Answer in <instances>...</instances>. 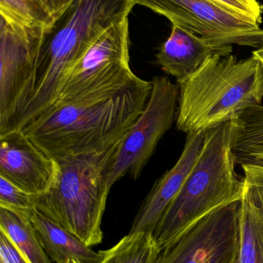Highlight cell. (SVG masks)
Listing matches in <instances>:
<instances>
[{
  "instance_id": "cell-1",
  "label": "cell",
  "mask_w": 263,
  "mask_h": 263,
  "mask_svg": "<svg viewBox=\"0 0 263 263\" xmlns=\"http://www.w3.org/2000/svg\"><path fill=\"white\" fill-rule=\"evenodd\" d=\"M152 83L137 77L117 92H100L49 109L22 129L54 159L110 148L143 112Z\"/></svg>"
},
{
  "instance_id": "cell-2",
  "label": "cell",
  "mask_w": 263,
  "mask_h": 263,
  "mask_svg": "<svg viewBox=\"0 0 263 263\" xmlns=\"http://www.w3.org/2000/svg\"><path fill=\"white\" fill-rule=\"evenodd\" d=\"M135 5L134 0H71L43 28L32 94L10 131L22 130L52 106L66 71Z\"/></svg>"
},
{
  "instance_id": "cell-3",
  "label": "cell",
  "mask_w": 263,
  "mask_h": 263,
  "mask_svg": "<svg viewBox=\"0 0 263 263\" xmlns=\"http://www.w3.org/2000/svg\"><path fill=\"white\" fill-rule=\"evenodd\" d=\"M178 85L177 129L187 135L207 131L262 105L263 66L254 55L239 60L217 52Z\"/></svg>"
},
{
  "instance_id": "cell-4",
  "label": "cell",
  "mask_w": 263,
  "mask_h": 263,
  "mask_svg": "<svg viewBox=\"0 0 263 263\" xmlns=\"http://www.w3.org/2000/svg\"><path fill=\"white\" fill-rule=\"evenodd\" d=\"M236 119L208 129L199 158L153 236L163 247L210 213L239 202L245 183L236 172Z\"/></svg>"
},
{
  "instance_id": "cell-5",
  "label": "cell",
  "mask_w": 263,
  "mask_h": 263,
  "mask_svg": "<svg viewBox=\"0 0 263 263\" xmlns=\"http://www.w3.org/2000/svg\"><path fill=\"white\" fill-rule=\"evenodd\" d=\"M121 141L101 151L56 159L54 185L35 196L37 211L88 247L103 240L102 219L111 190L108 178Z\"/></svg>"
},
{
  "instance_id": "cell-6",
  "label": "cell",
  "mask_w": 263,
  "mask_h": 263,
  "mask_svg": "<svg viewBox=\"0 0 263 263\" xmlns=\"http://www.w3.org/2000/svg\"><path fill=\"white\" fill-rule=\"evenodd\" d=\"M137 78L130 66L127 17L103 32L66 71L57 100L48 110L93 94L117 92Z\"/></svg>"
},
{
  "instance_id": "cell-7",
  "label": "cell",
  "mask_w": 263,
  "mask_h": 263,
  "mask_svg": "<svg viewBox=\"0 0 263 263\" xmlns=\"http://www.w3.org/2000/svg\"><path fill=\"white\" fill-rule=\"evenodd\" d=\"M43 27L0 18V134L23 112L33 88Z\"/></svg>"
},
{
  "instance_id": "cell-8",
  "label": "cell",
  "mask_w": 263,
  "mask_h": 263,
  "mask_svg": "<svg viewBox=\"0 0 263 263\" xmlns=\"http://www.w3.org/2000/svg\"><path fill=\"white\" fill-rule=\"evenodd\" d=\"M213 46H263V29L213 0H134Z\"/></svg>"
},
{
  "instance_id": "cell-9",
  "label": "cell",
  "mask_w": 263,
  "mask_h": 263,
  "mask_svg": "<svg viewBox=\"0 0 263 263\" xmlns=\"http://www.w3.org/2000/svg\"><path fill=\"white\" fill-rule=\"evenodd\" d=\"M151 83V95L143 112L120 142L108 178L111 189L126 175L134 179L140 177L159 141L174 123L179 85L166 77H154Z\"/></svg>"
},
{
  "instance_id": "cell-10",
  "label": "cell",
  "mask_w": 263,
  "mask_h": 263,
  "mask_svg": "<svg viewBox=\"0 0 263 263\" xmlns=\"http://www.w3.org/2000/svg\"><path fill=\"white\" fill-rule=\"evenodd\" d=\"M241 201L219 209L161 247L155 263H236Z\"/></svg>"
},
{
  "instance_id": "cell-11",
  "label": "cell",
  "mask_w": 263,
  "mask_h": 263,
  "mask_svg": "<svg viewBox=\"0 0 263 263\" xmlns=\"http://www.w3.org/2000/svg\"><path fill=\"white\" fill-rule=\"evenodd\" d=\"M57 171V161L23 130L0 134V176L27 193L40 196L54 185Z\"/></svg>"
},
{
  "instance_id": "cell-12",
  "label": "cell",
  "mask_w": 263,
  "mask_h": 263,
  "mask_svg": "<svg viewBox=\"0 0 263 263\" xmlns=\"http://www.w3.org/2000/svg\"><path fill=\"white\" fill-rule=\"evenodd\" d=\"M206 132L188 134L179 160L155 182L139 208L129 233L143 232L153 234L192 170L202 150Z\"/></svg>"
},
{
  "instance_id": "cell-13",
  "label": "cell",
  "mask_w": 263,
  "mask_h": 263,
  "mask_svg": "<svg viewBox=\"0 0 263 263\" xmlns=\"http://www.w3.org/2000/svg\"><path fill=\"white\" fill-rule=\"evenodd\" d=\"M232 54L233 46L219 48L194 32L172 25L171 34L156 55L157 63L178 83L192 75L213 54Z\"/></svg>"
},
{
  "instance_id": "cell-14",
  "label": "cell",
  "mask_w": 263,
  "mask_h": 263,
  "mask_svg": "<svg viewBox=\"0 0 263 263\" xmlns=\"http://www.w3.org/2000/svg\"><path fill=\"white\" fill-rule=\"evenodd\" d=\"M30 219L42 248L52 262L63 263L69 259L82 263L101 262V251L96 253L91 250L35 208L31 213Z\"/></svg>"
},
{
  "instance_id": "cell-15",
  "label": "cell",
  "mask_w": 263,
  "mask_h": 263,
  "mask_svg": "<svg viewBox=\"0 0 263 263\" xmlns=\"http://www.w3.org/2000/svg\"><path fill=\"white\" fill-rule=\"evenodd\" d=\"M239 227L236 263H263V206L246 184L241 199Z\"/></svg>"
},
{
  "instance_id": "cell-16",
  "label": "cell",
  "mask_w": 263,
  "mask_h": 263,
  "mask_svg": "<svg viewBox=\"0 0 263 263\" xmlns=\"http://www.w3.org/2000/svg\"><path fill=\"white\" fill-rule=\"evenodd\" d=\"M0 231L27 263H54L42 248L30 216L0 207Z\"/></svg>"
},
{
  "instance_id": "cell-17",
  "label": "cell",
  "mask_w": 263,
  "mask_h": 263,
  "mask_svg": "<svg viewBox=\"0 0 263 263\" xmlns=\"http://www.w3.org/2000/svg\"><path fill=\"white\" fill-rule=\"evenodd\" d=\"M159 250L152 233H128L114 247L101 251L100 263H155Z\"/></svg>"
},
{
  "instance_id": "cell-18",
  "label": "cell",
  "mask_w": 263,
  "mask_h": 263,
  "mask_svg": "<svg viewBox=\"0 0 263 263\" xmlns=\"http://www.w3.org/2000/svg\"><path fill=\"white\" fill-rule=\"evenodd\" d=\"M236 119L237 129L233 144L236 162L250 155L263 154V106L248 108Z\"/></svg>"
},
{
  "instance_id": "cell-19",
  "label": "cell",
  "mask_w": 263,
  "mask_h": 263,
  "mask_svg": "<svg viewBox=\"0 0 263 263\" xmlns=\"http://www.w3.org/2000/svg\"><path fill=\"white\" fill-rule=\"evenodd\" d=\"M0 15L26 26L43 28L54 18L36 0H0Z\"/></svg>"
},
{
  "instance_id": "cell-20",
  "label": "cell",
  "mask_w": 263,
  "mask_h": 263,
  "mask_svg": "<svg viewBox=\"0 0 263 263\" xmlns=\"http://www.w3.org/2000/svg\"><path fill=\"white\" fill-rule=\"evenodd\" d=\"M34 199L35 195L0 176V207L30 216L34 209Z\"/></svg>"
},
{
  "instance_id": "cell-21",
  "label": "cell",
  "mask_w": 263,
  "mask_h": 263,
  "mask_svg": "<svg viewBox=\"0 0 263 263\" xmlns=\"http://www.w3.org/2000/svg\"><path fill=\"white\" fill-rule=\"evenodd\" d=\"M243 170V181L263 206V154H253L236 161Z\"/></svg>"
},
{
  "instance_id": "cell-22",
  "label": "cell",
  "mask_w": 263,
  "mask_h": 263,
  "mask_svg": "<svg viewBox=\"0 0 263 263\" xmlns=\"http://www.w3.org/2000/svg\"><path fill=\"white\" fill-rule=\"evenodd\" d=\"M218 4L236 12L260 26L262 23L263 6L257 0H213Z\"/></svg>"
},
{
  "instance_id": "cell-23",
  "label": "cell",
  "mask_w": 263,
  "mask_h": 263,
  "mask_svg": "<svg viewBox=\"0 0 263 263\" xmlns=\"http://www.w3.org/2000/svg\"><path fill=\"white\" fill-rule=\"evenodd\" d=\"M0 256L2 263H27L3 233H0Z\"/></svg>"
},
{
  "instance_id": "cell-24",
  "label": "cell",
  "mask_w": 263,
  "mask_h": 263,
  "mask_svg": "<svg viewBox=\"0 0 263 263\" xmlns=\"http://www.w3.org/2000/svg\"><path fill=\"white\" fill-rule=\"evenodd\" d=\"M41 4L52 17L57 16L71 0H36Z\"/></svg>"
},
{
  "instance_id": "cell-25",
  "label": "cell",
  "mask_w": 263,
  "mask_h": 263,
  "mask_svg": "<svg viewBox=\"0 0 263 263\" xmlns=\"http://www.w3.org/2000/svg\"><path fill=\"white\" fill-rule=\"evenodd\" d=\"M253 55H254L261 62L263 66V46L262 47L253 51Z\"/></svg>"
},
{
  "instance_id": "cell-26",
  "label": "cell",
  "mask_w": 263,
  "mask_h": 263,
  "mask_svg": "<svg viewBox=\"0 0 263 263\" xmlns=\"http://www.w3.org/2000/svg\"><path fill=\"white\" fill-rule=\"evenodd\" d=\"M0 263H2V262H0Z\"/></svg>"
}]
</instances>
